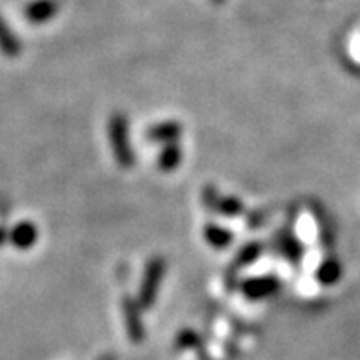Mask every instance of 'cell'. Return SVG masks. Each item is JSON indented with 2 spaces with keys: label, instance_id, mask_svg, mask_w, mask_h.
I'll use <instances>...</instances> for the list:
<instances>
[{
  "label": "cell",
  "instance_id": "6da1fadb",
  "mask_svg": "<svg viewBox=\"0 0 360 360\" xmlns=\"http://www.w3.org/2000/svg\"><path fill=\"white\" fill-rule=\"evenodd\" d=\"M108 137L117 163L128 169L134 165V150L128 137V123L123 114H114L108 123Z\"/></svg>",
  "mask_w": 360,
  "mask_h": 360
},
{
  "label": "cell",
  "instance_id": "7a4b0ae2",
  "mask_svg": "<svg viewBox=\"0 0 360 360\" xmlns=\"http://www.w3.org/2000/svg\"><path fill=\"white\" fill-rule=\"evenodd\" d=\"M165 276V262L161 258H154L150 264L146 265L145 278L141 283V291H139V304L141 307L148 309L154 306L155 297H158V289Z\"/></svg>",
  "mask_w": 360,
  "mask_h": 360
},
{
  "label": "cell",
  "instance_id": "3957f363",
  "mask_svg": "<svg viewBox=\"0 0 360 360\" xmlns=\"http://www.w3.org/2000/svg\"><path fill=\"white\" fill-rule=\"evenodd\" d=\"M181 136V127L178 123H161V124H155L148 130V139L155 143H176V139Z\"/></svg>",
  "mask_w": 360,
  "mask_h": 360
},
{
  "label": "cell",
  "instance_id": "277c9868",
  "mask_svg": "<svg viewBox=\"0 0 360 360\" xmlns=\"http://www.w3.org/2000/svg\"><path fill=\"white\" fill-rule=\"evenodd\" d=\"M276 289H278V282L274 278H252L249 282H245V285H243L245 295L251 298L269 297Z\"/></svg>",
  "mask_w": 360,
  "mask_h": 360
},
{
  "label": "cell",
  "instance_id": "5b68a950",
  "mask_svg": "<svg viewBox=\"0 0 360 360\" xmlns=\"http://www.w3.org/2000/svg\"><path fill=\"white\" fill-rule=\"evenodd\" d=\"M179 163H181V148L176 143L165 146V150L160 155V163H158L160 169L165 172H170V170L178 169Z\"/></svg>",
  "mask_w": 360,
  "mask_h": 360
},
{
  "label": "cell",
  "instance_id": "8992f818",
  "mask_svg": "<svg viewBox=\"0 0 360 360\" xmlns=\"http://www.w3.org/2000/svg\"><path fill=\"white\" fill-rule=\"evenodd\" d=\"M205 238L210 245H214L216 249H224L229 243L233 242V234L225 231L221 227H216V225H209L205 229Z\"/></svg>",
  "mask_w": 360,
  "mask_h": 360
},
{
  "label": "cell",
  "instance_id": "52a82bcc",
  "mask_svg": "<svg viewBox=\"0 0 360 360\" xmlns=\"http://www.w3.org/2000/svg\"><path fill=\"white\" fill-rule=\"evenodd\" d=\"M35 238H37V231L33 225L22 224L15 229L13 242L17 243L18 247H22V249H26V247L32 245V243L35 242Z\"/></svg>",
  "mask_w": 360,
  "mask_h": 360
},
{
  "label": "cell",
  "instance_id": "ba28073f",
  "mask_svg": "<svg viewBox=\"0 0 360 360\" xmlns=\"http://www.w3.org/2000/svg\"><path fill=\"white\" fill-rule=\"evenodd\" d=\"M340 276V267L337 262L328 260L319 267V280L322 283H335Z\"/></svg>",
  "mask_w": 360,
  "mask_h": 360
},
{
  "label": "cell",
  "instance_id": "9c48e42d",
  "mask_svg": "<svg viewBox=\"0 0 360 360\" xmlns=\"http://www.w3.org/2000/svg\"><path fill=\"white\" fill-rule=\"evenodd\" d=\"M214 207L216 210H219L221 214H229L234 216L238 214L240 210H242V203L238 200H233V198H216L214 200Z\"/></svg>",
  "mask_w": 360,
  "mask_h": 360
},
{
  "label": "cell",
  "instance_id": "30bf717a",
  "mask_svg": "<svg viewBox=\"0 0 360 360\" xmlns=\"http://www.w3.org/2000/svg\"><path fill=\"white\" fill-rule=\"evenodd\" d=\"M282 251L285 252V255L289 256V258H292V260H298L300 258V245H298L292 238L285 236L283 238V242H282Z\"/></svg>",
  "mask_w": 360,
  "mask_h": 360
},
{
  "label": "cell",
  "instance_id": "8fae6325",
  "mask_svg": "<svg viewBox=\"0 0 360 360\" xmlns=\"http://www.w3.org/2000/svg\"><path fill=\"white\" fill-rule=\"evenodd\" d=\"M258 252H260V247L258 245H249L245 247L240 255H238L236 262L238 265H247V264H251L252 260H255L256 256H258Z\"/></svg>",
  "mask_w": 360,
  "mask_h": 360
}]
</instances>
